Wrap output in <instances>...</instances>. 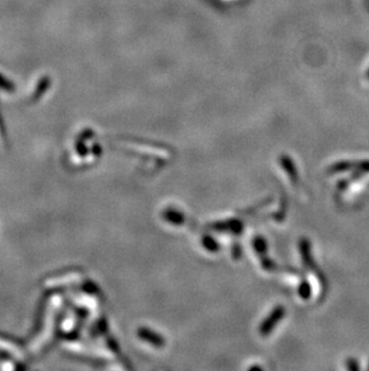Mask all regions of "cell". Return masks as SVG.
<instances>
[{"instance_id":"7a4b0ae2","label":"cell","mask_w":369,"mask_h":371,"mask_svg":"<svg viewBox=\"0 0 369 371\" xmlns=\"http://www.w3.org/2000/svg\"><path fill=\"white\" fill-rule=\"evenodd\" d=\"M355 171L363 172V173H369V161H359L356 162V169Z\"/></svg>"},{"instance_id":"5b68a950","label":"cell","mask_w":369,"mask_h":371,"mask_svg":"<svg viewBox=\"0 0 369 371\" xmlns=\"http://www.w3.org/2000/svg\"><path fill=\"white\" fill-rule=\"evenodd\" d=\"M346 185H349V182L348 180H343V182H340L338 184V189L339 190H344L346 188Z\"/></svg>"},{"instance_id":"277c9868","label":"cell","mask_w":369,"mask_h":371,"mask_svg":"<svg viewBox=\"0 0 369 371\" xmlns=\"http://www.w3.org/2000/svg\"><path fill=\"white\" fill-rule=\"evenodd\" d=\"M301 296H302L303 298H308V297L311 296V287H309L306 282H303L302 286H301Z\"/></svg>"},{"instance_id":"6da1fadb","label":"cell","mask_w":369,"mask_h":371,"mask_svg":"<svg viewBox=\"0 0 369 371\" xmlns=\"http://www.w3.org/2000/svg\"><path fill=\"white\" fill-rule=\"evenodd\" d=\"M356 169V162H350V161H340V162L334 163L328 168V173H342L346 171H355Z\"/></svg>"},{"instance_id":"3957f363","label":"cell","mask_w":369,"mask_h":371,"mask_svg":"<svg viewBox=\"0 0 369 371\" xmlns=\"http://www.w3.org/2000/svg\"><path fill=\"white\" fill-rule=\"evenodd\" d=\"M346 368L351 371L360 370V365L355 359H349V361H346Z\"/></svg>"}]
</instances>
